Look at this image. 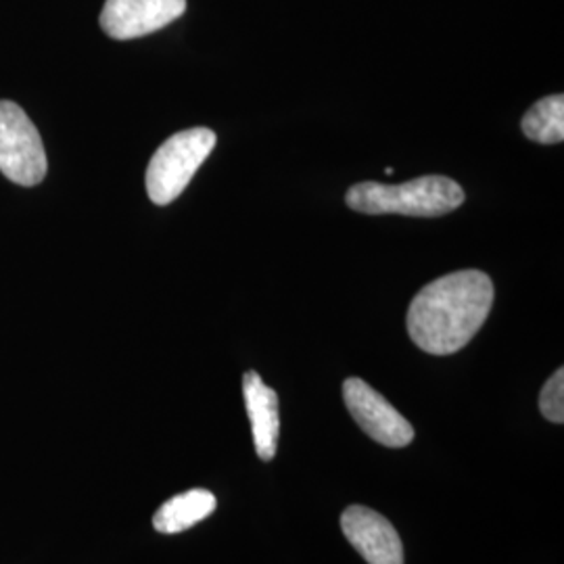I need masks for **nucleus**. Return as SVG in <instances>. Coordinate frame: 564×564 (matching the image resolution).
I'll use <instances>...</instances> for the list:
<instances>
[{"instance_id":"obj_1","label":"nucleus","mask_w":564,"mask_h":564,"mask_svg":"<svg viewBox=\"0 0 564 564\" xmlns=\"http://www.w3.org/2000/svg\"><path fill=\"white\" fill-rule=\"evenodd\" d=\"M494 305V282L481 270H460L426 284L408 310V335L431 356L460 351L481 330Z\"/></svg>"},{"instance_id":"obj_2","label":"nucleus","mask_w":564,"mask_h":564,"mask_svg":"<svg viewBox=\"0 0 564 564\" xmlns=\"http://www.w3.org/2000/svg\"><path fill=\"white\" fill-rule=\"evenodd\" d=\"M349 209L383 216L400 214L414 218H440L464 203L463 186L447 176H421L405 184L360 182L347 191Z\"/></svg>"},{"instance_id":"obj_3","label":"nucleus","mask_w":564,"mask_h":564,"mask_svg":"<svg viewBox=\"0 0 564 564\" xmlns=\"http://www.w3.org/2000/svg\"><path fill=\"white\" fill-rule=\"evenodd\" d=\"M216 142L218 137L209 128H191L163 142L147 167L149 199L155 205L178 199L214 151Z\"/></svg>"},{"instance_id":"obj_4","label":"nucleus","mask_w":564,"mask_h":564,"mask_svg":"<svg viewBox=\"0 0 564 564\" xmlns=\"http://www.w3.org/2000/svg\"><path fill=\"white\" fill-rule=\"evenodd\" d=\"M0 172L20 186H36L46 176L41 132L11 101H0Z\"/></svg>"},{"instance_id":"obj_5","label":"nucleus","mask_w":564,"mask_h":564,"mask_svg":"<svg viewBox=\"0 0 564 564\" xmlns=\"http://www.w3.org/2000/svg\"><path fill=\"white\" fill-rule=\"evenodd\" d=\"M343 400L351 419L377 444L384 447H405L412 444L414 426L362 379L354 377L343 383Z\"/></svg>"},{"instance_id":"obj_6","label":"nucleus","mask_w":564,"mask_h":564,"mask_svg":"<svg viewBox=\"0 0 564 564\" xmlns=\"http://www.w3.org/2000/svg\"><path fill=\"white\" fill-rule=\"evenodd\" d=\"M184 11L186 0H107L101 28L113 41H134L170 25Z\"/></svg>"},{"instance_id":"obj_7","label":"nucleus","mask_w":564,"mask_h":564,"mask_svg":"<svg viewBox=\"0 0 564 564\" xmlns=\"http://www.w3.org/2000/svg\"><path fill=\"white\" fill-rule=\"evenodd\" d=\"M341 529L366 563L403 564L402 540L383 514L366 506H349L341 514Z\"/></svg>"},{"instance_id":"obj_8","label":"nucleus","mask_w":564,"mask_h":564,"mask_svg":"<svg viewBox=\"0 0 564 564\" xmlns=\"http://www.w3.org/2000/svg\"><path fill=\"white\" fill-rule=\"evenodd\" d=\"M242 398L247 416L251 423L256 452L263 463L274 460L279 435H281V416H279V395L274 389L263 383L256 370H247L242 377Z\"/></svg>"},{"instance_id":"obj_9","label":"nucleus","mask_w":564,"mask_h":564,"mask_svg":"<svg viewBox=\"0 0 564 564\" xmlns=\"http://www.w3.org/2000/svg\"><path fill=\"white\" fill-rule=\"evenodd\" d=\"M216 496L207 489H191L170 498L153 517V527L160 533H181L205 521L216 510Z\"/></svg>"},{"instance_id":"obj_10","label":"nucleus","mask_w":564,"mask_h":564,"mask_svg":"<svg viewBox=\"0 0 564 564\" xmlns=\"http://www.w3.org/2000/svg\"><path fill=\"white\" fill-rule=\"evenodd\" d=\"M524 137L540 144H558L564 139V97L552 95L535 102L523 121Z\"/></svg>"},{"instance_id":"obj_11","label":"nucleus","mask_w":564,"mask_h":564,"mask_svg":"<svg viewBox=\"0 0 564 564\" xmlns=\"http://www.w3.org/2000/svg\"><path fill=\"white\" fill-rule=\"evenodd\" d=\"M540 410L550 423H564V370L558 368L540 393Z\"/></svg>"}]
</instances>
